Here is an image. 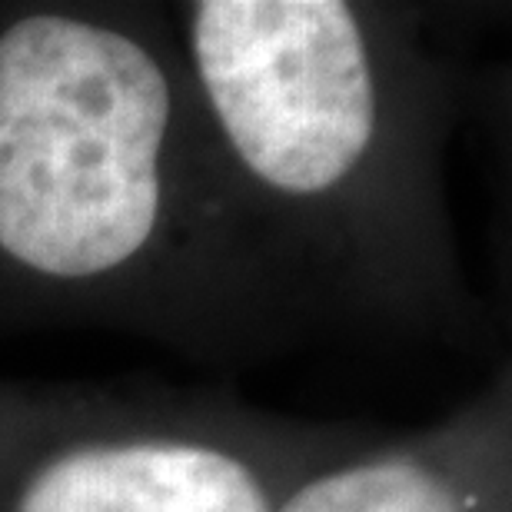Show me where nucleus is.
Listing matches in <instances>:
<instances>
[{
  "label": "nucleus",
  "instance_id": "f257e3e1",
  "mask_svg": "<svg viewBox=\"0 0 512 512\" xmlns=\"http://www.w3.org/2000/svg\"><path fill=\"white\" fill-rule=\"evenodd\" d=\"M183 67L247 237L306 340L479 353L449 200L466 70L419 4L173 0Z\"/></svg>",
  "mask_w": 512,
  "mask_h": 512
},
{
  "label": "nucleus",
  "instance_id": "f03ea898",
  "mask_svg": "<svg viewBox=\"0 0 512 512\" xmlns=\"http://www.w3.org/2000/svg\"><path fill=\"white\" fill-rule=\"evenodd\" d=\"M253 366L306 340L213 157L167 4L0 0V340Z\"/></svg>",
  "mask_w": 512,
  "mask_h": 512
},
{
  "label": "nucleus",
  "instance_id": "7ed1b4c3",
  "mask_svg": "<svg viewBox=\"0 0 512 512\" xmlns=\"http://www.w3.org/2000/svg\"><path fill=\"white\" fill-rule=\"evenodd\" d=\"M376 433L227 386L0 376V512H280Z\"/></svg>",
  "mask_w": 512,
  "mask_h": 512
},
{
  "label": "nucleus",
  "instance_id": "20e7f679",
  "mask_svg": "<svg viewBox=\"0 0 512 512\" xmlns=\"http://www.w3.org/2000/svg\"><path fill=\"white\" fill-rule=\"evenodd\" d=\"M280 512H512V363L433 423L380 429L320 466Z\"/></svg>",
  "mask_w": 512,
  "mask_h": 512
}]
</instances>
